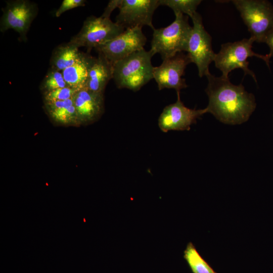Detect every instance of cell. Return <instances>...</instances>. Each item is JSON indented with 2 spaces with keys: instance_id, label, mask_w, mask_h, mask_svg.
Listing matches in <instances>:
<instances>
[{
  "instance_id": "obj_1",
  "label": "cell",
  "mask_w": 273,
  "mask_h": 273,
  "mask_svg": "<svg viewBox=\"0 0 273 273\" xmlns=\"http://www.w3.org/2000/svg\"><path fill=\"white\" fill-rule=\"evenodd\" d=\"M206 77L208 112L225 124H240L247 121L256 108L254 95L247 92L241 83L233 84L229 77H216L210 72Z\"/></svg>"
},
{
  "instance_id": "obj_2",
  "label": "cell",
  "mask_w": 273,
  "mask_h": 273,
  "mask_svg": "<svg viewBox=\"0 0 273 273\" xmlns=\"http://www.w3.org/2000/svg\"><path fill=\"white\" fill-rule=\"evenodd\" d=\"M155 54L143 49L113 64V79L119 88L137 92L153 79L151 63Z\"/></svg>"
},
{
  "instance_id": "obj_3",
  "label": "cell",
  "mask_w": 273,
  "mask_h": 273,
  "mask_svg": "<svg viewBox=\"0 0 273 273\" xmlns=\"http://www.w3.org/2000/svg\"><path fill=\"white\" fill-rule=\"evenodd\" d=\"M174 14L175 20L169 25L153 30L150 50L154 54H159L163 60L187 50L192 29L189 17L179 13Z\"/></svg>"
},
{
  "instance_id": "obj_4",
  "label": "cell",
  "mask_w": 273,
  "mask_h": 273,
  "mask_svg": "<svg viewBox=\"0 0 273 273\" xmlns=\"http://www.w3.org/2000/svg\"><path fill=\"white\" fill-rule=\"evenodd\" d=\"M254 41L250 37L221 45L219 52L215 55L214 62L215 67L222 72V77L228 78L230 72L235 69L240 68L244 71L245 75H250L257 82L254 73L248 68L247 59L252 57L258 58L263 60L269 68L270 58L267 54L262 55L252 51V44Z\"/></svg>"
},
{
  "instance_id": "obj_5",
  "label": "cell",
  "mask_w": 273,
  "mask_h": 273,
  "mask_svg": "<svg viewBox=\"0 0 273 273\" xmlns=\"http://www.w3.org/2000/svg\"><path fill=\"white\" fill-rule=\"evenodd\" d=\"M251 36L257 42H264L268 33L273 30V6L265 0L232 1Z\"/></svg>"
},
{
  "instance_id": "obj_6",
  "label": "cell",
  "mask_w": 273,
  "mask_h": 273,
  "mask_svg": "<svg viewBox=\"0 0 273 273\" xmlns=\"http://www.w3.org/2000/svg\"><path fill=\"white\" fill-rule=\"evenodd\" d=\"M125 29L110 18L90 16L86 19L80 31L69 42L88 51L114 38Z\"/></svg>"
},
{
  "instance_id": "obj_7",
  "label": "cell",
  "mask_w": 273,
  "mask_h": 273,
  "mask_svg": "<svg viewBox=\"0 0 273 273\" xmlns=\"http://www.w3.org/2000/svg\"><path fill=\"white\" fill-rule=\"evenodd\" d=\"M193 26L189 39L187 56L197 66L200 77L210 73L209 65L216 54L212 49V38L204 27L201 15L196 12L191 18Z\"/></svg>"
},
{
  "instance_id": "obj_8",
  "label": "cell",
  "mask_w": 273,
  "mask_h": 273,
  "mask_svg": "<svg viewBox=\"0 0 273 273\" xmlns=\"http://www.w3.org/2000/svg\"><path fill=\"white\" fill-rule=\"evenodd\" d=\"M141 27L127 29L112 40L95 49L113 64L130 54L144 49L147 38Z\"/></svg>"
},
{
  "instance_id": "obj_9",
  "label": "cell",
  "mask_w": 273,
  "mask_h": 273,
  "mask_svg": "<svg viewBox=\"0 0 273 273\" xmlns=\"http://www.w3.org/2000/svg\"><path fill=\"white\" fill-rule=\"evenodd\" d=\"M37 11V5L27 0L6 2L0 21L1 31L4 32L12 29L20 34L23 40L26 39L27 33Z\"/></svg>"
},
{
  "instance_id": "obj_10",
  "label": "cell",
  "mask_w": 273,
  "mask_h": 273,
  "mask_svg": "<svg viewBox=\"0 0 273 273\" xmlns=\"http://www.w3.org/2000/svg\"><path fill=\"white\" fill-rule=\"evenodd\" d=\"M159 0H122L116 22L124 29L147 25L155 29L152 19Z\"/></svg>"
},
{
  "instance_id": "obj_11",
  "label": "cell",
  "mask_w": 273,
  "mask_h": 273,
  "mask_svg": "<svg viewBox=\"0 0 273 273\" xmlns=\"http://www.w3.org/2000/svg\"><path fill=\"white\" fill-rule=\"evenodd\" d=\"M177 101L166 106L158 118L160 130L167 132L170 130H189L197 119L208 113V109H192L186 107L180 100V93H177Z\"/></svg>"
},
{
  "instance_id": "obj_12",
  "label": "cell",
  "mask_w": 273,
  "mask_h": 273,
  "mask_svg": "<svg viewBox=\"0 0 273 273\" xmlns=\"http://www.w3.org/2000/svg\"><path fill=\"white\" fill-rule=\"evenodd\" d=\"M190 63L187 55L181 52L163 60L160 66L154 67L153 79L157 82L159 90L173 88L177 93H180L181 89L187 87L186 80L182 76Z\"/></svg>"
},
{
  "instance_id": "obj_13",
  "label": "cell",
  "mask_w": 273,
  "mask_h": 273,
  "mask_svg": "<svg viewBox=\"0 0 273 273\" xmlns=\"http://www.w3.org/2000/svg\"><path fill=\"white\" fill-rule=\"evenodd\" d=\"M78 117L84 121L96 120L103 109V94L92 92L86 88L77 92L73 97Z\"/></svg>"
},
{
  "instance_id": "obj_14",
  "label": "cell",
  "mask_w": 273,
  "mask_h": 273,
  "mask_svg": "<svg viewBox=\"0 0 273 273\" xmlns=\"http://www.w3.org/2000/svg\"><path fill=\"white\" fill-rule=\"evenodd\" d=\"M95 58L89 54L82 53L74 64L62 71L69 87L77 90L86 87L89 71Z\"/></svg>"
},
{
  "instance_id": "obj_15",
  "label": "cell",
  "mask_w": 273,
  "mask_h": 273,
  "mask_svg": "<svg viewBox=\"0 0 273 273\" xmlns=\"http://www.w3.org/2000/svg\"><path fill=\"white\" fill-rule=\"evenodd\" d=\"M113 79V64L99 54L89 70L86 88L103 94L106 85Z\"/></svg>"
},
{
  "instance_id": "obj_16",
  "label": "cell",
  "mask_w": 273,
  "mask_h": 273,
  "mask_svg": "<svg viewBox=\"0 0 273 273\" xmlns=\"http://www.w3.org/2000/svg\"><path fill=\"white\" fill-rule=\"evenodd\" d=\"M81 54L77 47L70 42L60 46L53 53L51 68L62 71L74 64Z\"/></svg>"
},
{
  "instance_id": "obj_17",
  "label": "cell",
  "mask_w": 273,
  "mask_h": 273,
  "mask_svg": "<svg viewBox=\"0 0 273 273\" xmlns=\"http://www.w3.org/2000/svg\"><path fill=\"white\" fill-rule=\"evenodd\" d=\"M46 105L50 115L56 121L65 123L78 118L73 98L65 101L46 102Z\"/></svg>"
},
{
  "instance_id": "obj_18",
  "label": "cell",
  "mask_w": 273,
  "mask_h": 273,
  "mask_svg": "<svg viewBox=\"0 0 273 273\" xmlns=\"http://www.w3.org/2000/svg\"><path fill=\"white\" fill-rule=\"evenodd\" d=\"M184 257L193 273H216L203 258L192 242L184 252Z\"/></svg>"
},
{
  "instance_id": "obj_19",
  "label": "cell",
  "mask_w": 273,
  "mask_h": 273,
  "mask_svg": "<svg viewBox=\"0 0 273 273\" xmlns=\"http://www.w3.org/2000/svg\"><path fill=\"white\" fill-rule=\"evenodd\" d=\"M200 0H159V5L171 8L174 14H186L191 18L197 12Z\"/></svg>"
},
{
  "instance_id": "obj_20",
  "label": "cell",
  "mask_w": 273,
  "mask_h": 273,
  "mask_svg": "<svg viewBox=\"0 0 273 273\" xmlns=\"http://www.w3.org/2000/svg\"><path fill=\"white\" fill-rule=\"evenodd\" d=\"M66 86H68L65 81L62 72L52 68L49 70L41 85L44 93Z\"/></svg>"
},
{
  "instance_id": "obj_21",
  "label": "cell",
  "mask_w": 273,
  "mask_h": 273,
  "mask_svg": "<svg viewBox=\"0 0 273 273\" xmlns=\"http://www.w3.org/2000/svg\"><path fill=\"white\" fill-rule=\"evenodd\" d=\"M77 91L69 86L59 88L44 93V99L46 102L65 101L73 98Z\"/></svg>"
},
{
  "instance_id": "obj_22",
  "label": "cell",
  "mask_w": 273,
  "mask_h": 273,
  "mask_svg": "<svg viewBox=\"0 0 273 273\" xmlns=\"http://www.w3.org/2000/svg\"><path fill=\"white\" fill-rule=\"evenodd\" d=\"M86 1L84 0H64L55 13L57 17L60 16L63 13L69 10L85 5Z\"/></svg>"
},
{
  "instance_id": "obj_23",
  "label": "cell",
  "mask_w": 273,
  "mask_h": 273,
  "mask_svg": "<svg viewBox=\"0 0 273 273\" xmlns=\"http://www.w3.org/2000/svg\"><path fill=\"white\" fill-rule=\"evenodd\" d=\"M121 1L122 0L110 1L101 16L105 18H110V16L112 11L117 8H119L121 3Z\"/></svg>"
},
{
  "instance_id": "obj_24",
  "label": "cell",
  "mask_w": 273,
  "mask_h": 273,
  "mask_svg": "<svg viewBox=\"0 0 273 273\" xmlns=\"http://www.w3.org/2000/svg\"><path fill=\"white\" fill-rule=\"evenodd\" d=\"M264 42L266 43L269 48V53L267 55L270 58L273 57V30L267 35Z\"/></svg>"
}]
</instances>
